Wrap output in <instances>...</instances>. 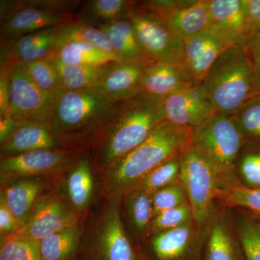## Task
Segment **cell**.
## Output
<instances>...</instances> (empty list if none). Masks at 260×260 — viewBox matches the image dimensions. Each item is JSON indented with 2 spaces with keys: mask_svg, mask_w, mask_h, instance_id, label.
Masks as SVG:
<instances>
[{
  "mask_svg": "<svg viewBox=\"0 0 260 260\" xmlns=\"http://www.w3.org/2000/svg\"><path fill=\"white\" fill-rule=\"evenodd\" d=\"M162 100L140 92L116 102L110 119L87 145L93 166L102 172L143 143L166 121Z\"/></svg>",
  "mask_w": 260,
  "mask_h": 260,
  "instance_id": "1",
  "label": "cell"
},
{
  "mask_svg": "<svg viewBox=\"0 0 260 260\" xmlns=\"http://www.w3.org/2000/svg\"><path fill=\"white\" fill-rule=\"evenodd\" d=\"M191 128L162 121L136 148L102 172L108 198H121L162 162L190 148Z\"/></svg>",
  "mask_w": 260,
  "mask_h": 260,
  "instance_id": "2",
  "label": "cell"
},
{
  "mask_svg": "<svg viewBox=\"0 0 260 260\" xmlns=\"http://www.w3.org/2000/svg\"><path fill=\"white\" fill-rule=\"evenodd\" d=\"M116 104L99 86L62 88L55 94L46 125L72 148L86 150L89 142L110 119Z\"/></svg>",
  "mask_w": 260,
  "mask_h": 260,
  "instance_id": "3",
  "label": "cell"
},
{
  "mask_svg": "<svg viewBox=\"0 0 260 260\" xmlns=\"http://www.w3.org/2000/svg\"><path fill=\"white\" fill-rule=\"evenodd\" d=\"M200 86L215 112L233 116L253 98L260 85L245 48L230 47L212 65Z\"/></svg>",
  "mask_w": 260,
  "mask_h": 260,
  "instance_id": "4",
  "label": "cell"
},
{
  "mask_svg": "<svg viewBox=\"0 0 260 260\" xmlns=\"http://www.w3.org/2000/svg\"><path fill=\"white\" fill-rule=\"evenodd\" d=\"M245 143L234 117L215 112L191 128L189 148L204 156L223 177L235 170Z\"/></svg>",
  "mask_w": 260,
  "mask_h": 260,
  "instance_id": "5",
  "label": "cell"
},
{
  "mask_svg": "<svg viewBox=\"0 0 260 260\" xmlns=\"http://www.w3.org/2000/svg\"><path fill=\"white\" fill-rule=\"evenodd\" d=\"M128 17L140 46L149 59L181 65L185 42L172 31L156 12L142 1H133Z\"/></svg>",
  "mask_w": 260,
  "mask_h": 260,
  "instance_id": "6",
  "label": "cell"
},
{
  "mask_svg": "<svg viewBox=\"0 0 260 260\" xmlns=\"http://www.w3.org/2000/svg\"><path fill=\"white\" fill-rule=\"evenodd\" d=\"M218 171L204 156L189 148L181 155L179 181L189 200L193 219L200 227L211 215L218 188Z\"/></svg>",
  "mask_w": 260,
  "mask_h": 260,
  "instance_id": "7",
  "label": "cell"
},
{
  "mask_svg": "<svg viewBox=\"0 0 260 260\" xmlns=\"http://www.w3.org/2000/svg\"><path fill=\"white\" fill-rule=\"evenodd\" d=\"M121 198H108L94 228L83 260H138L120 215Z\"/></svg>",
  "mask_w": 260,
  "mask_h": 260,
  "instance_id": "8",
  "label": "cell"
},
{
  "mask_svg": "<svg viewBox=\"0 0 260 260\" xmlns=\"http://www.w3.org/2000/svg\"><path fill=\"white\" fill-rule=\"evenodd\" d=\"M8 77L10 116L17 121L47 124L55 94L48 93L30 79L23 62L13 61L1 67Z\"/></svg>",
  "mask_w": 260,
  "mask_h": 260,
  "instance_id": "9",
  "label": "cell"
},
{
  "mask_svg": "<svg viewBox=\"0 0 260 260\" xmlns=\"http://www.w3.org/2000/svg\"><path fill=\"white\" fill-rule=\"evenodd\" d=\"M86 152L72 149H42L1 158V183L20 177H56L67 172Z\"/></svg>",
  "mask_w": 260,
  "mask_h": 260,
  "instance_id": "10",
  "label": "cell"
},
{
  "mask_svg": "<svg viewBox=\"0 0 260 260\" xmlns=\"http://www.w3.org/2000/svg\"><path fill=\"white\" fill-rule=\"evenodd\" d=\"M1 44L78 20V15L38 8L27 0L1 1Z\"/></svg>",
  "mask_w": 260,
  "mask_h": 260,
  "instance_id": "11",
  "label": "cell"
},
{
  "mask_svg": "<svg viewBox=\"0 0 260 260\" xmlns=\"http://www.w3.org/2000/svg\"><path fill=\"white\" fill-rule=\"evenodd\" d=\"M78 223V214L70 208L62 195L55 190L48 191L38 200L25 225L13 236L39 242Z\"/></svg>",
  "mask_w": 260,
  "mask_h": 260,
  "instance_id": "12",
  "label": "cell"
},
{
  "mask_svg": "<svg viewBox=\"0 0 260 260\" xmlns=\"http://www.w3.org/2000/svg\"><path fill=\"white\" fill-rule=\"evenodd\" d=\"M142 3L156 12L184 42L211 25L208 0H149Z\"/></svg>",
  "mask_w": 260,
  "mask_h": 260,
  "instance_id": "13",
  "label": "cell"
},
{
  "mask_svg": "<svg viewBox=\"0 0 260 260\" xmlns=\"http://www.w3.org/2000/svg\"><path fill=\"white\" fill-rule=\"evenodd\" d=\"M162 102L166 121L181 127H194L215 113L200 85H184Z\"/></svg>",
  "mask_w": 260,
  "mask_h": 260,
  "instance_id": "14",
  "label": "cell"
},
{
  "mask_svg": "<svg viewBox=\"0 0 260 260\" xmlns=\"http://www.w3.org/2000/svg\"><path fill=\"white\" fill-rule=\"evenodd\" d=\"M211 16L210 28L229 47H245L254 34L246 0H208Z\"/></svg>",
  "mask_w": 260,
  "mask_h": 260,
  "instance_id": "15",
  "label": "cell"
},
{
  "mask_svg": "<svg viewBox=\"0 0 260 260\" xmlns=\"http://www.w3.org/2000/svg\"><path fill=\"white\" fill-rule=\"evenodd\" d=\"M230 48L210 28L185 41V51L181 67L188 82L200 85L216 59Z\"/></svg>",
  "mask_w": 260,
  "mask_h": 260,
  "instance_id": "16",
  "label": "cell"
},
{
  "mask_svg": "<svg viewBox=\"0 0 260 260\" xmlns=\"http://www.w3.org/2000/svg\"><path fill=\"white\" fill-rule=\"evenodd\" d=\"M42 149L79 150L59 139L46 124L31 121H18L9 136L0 143L1 158Z\"/></svg>",
  "mask_w": 260,
  "mask_h": 260,
  "instance_id": "17",
  "label": "cell"
},
{
  "mask_svg": "<svg viewBox=\"0 0 260 260\" xmlns=\"http://www.w3.org/2000/svg\"><path fill=\"white\" fill-rule=\"evenodd\" d=\"M59 26L32 32L1 44V67L13 61L27 63L52 59L58 50Z\"/></svg>",
  "mask_w": 260,
  "mask_h": 260,
  "instance_id": "18",
  "label": "cell"
},
{
  "mask_svg": "<svg viewBox=\"0 0 260 260\" xmlns=\"http://www.w3.org/2000/svg\"><path fill=\"white\" fill-rule=\"evenodd\" d=\"M0 200L18 220L20 229L31 215L38 200L49 189V180L44 177H20L1 183Z\"/></svg>",
  "mask_w": 260,
  "mask_h": 260,
  "instance_id": "19",
  "label": "cell"
},
{
  "mask_svg": "<svg viewBox=\"0 0 260 260\" xmlns=\"http://www.w3.org/2000/svg\"><path fill=\"white\" fill-rule=\"evenodd\" d=\"M152 260H198L191 223L153 233L150 242Z\"/></svg>",
  "mask_w": 260,
  "mask_h": 260,
  "instance_id": "20",
  "label": "cell"
},
{
  "mask_svg": "<svg viewBox=\"0 0 260 260\" xmlns=\"http://www.w3.org/2000/svg\"><path fill=\"white\" fill-rule=\"evenodd\" d=\"M63 194L65 201L77 214L91 203L95 189L93 164L87 152L65 173Z\"/></svg>",
  "mask_w": 260,
  "mask_h": 260,
  "instance_id": "21",
  "label": "cell"
},
{
  "mask_svg": "<svg viewBox=\"0 0 260 260\" xmlns=\"http://www.w3.org/2000/svg\"><path fill=\"white\" fill-rule=\"evenodd\" d=\"M150 59L116 62L98 86L116 102L140 93V83Z\"/></svg>",
  "mask_w": 260,
  "mask_h": 260,
  "instance_id": "22",
  "label": "cell"
},
{
  "mask_svg": "<svg viewBox=\"0 0 260 260\" xmlns=\"http://www.w3.org/2000/svg\"><path fill=\"white\" fill-rule=\"evenodd\" d=\"M189 84L180 64L154 61L145 68L140 80V91L164 98Z\"/></svg>",
  "mask_w": 260,
  "mask_h": 260,
  "instance_id": "23",
  "label": "cell"
},
{
  "mask_svg": "<svg viewBox=\"0 0 260 260\" xmlns=\"http://www.w3.org/2000/svg\"><path fill=\"white\" fill-rule=\"evenodd\" d=\"M203 260H246L238 236L229 220L217 217L210 228Z\"/></svg>",
  "mask_w": 260,
  "mask_h": 260,
  "instance_id": "24",
  "label": "cell"
},
{
  "mask_svg": "<svg viewBox=\"0 0 260 260\" xmlns=\"http://www.w3.org/2000/svg\"><path fill=\"white\" fill-rule=\"evenodd\" d=\"M97 28L104 32L114 53L123 61L150 59L140 46L129 17L103 24Z\"/></svg>",
  "mask_w": 260,
  "mask_h": 260,
  "instance_id": "25",
  "label": "cell"
},
{
  "mask_svg": "<svg viewBox=\"0 0 260 260\" xmlns=\"http://www.w3.org/2000/svg\"><path fill=\"white\" fill-rule=\"evenodd\" d=\"M82 234L78 223L44 238L39 242L41 260H78Z\"/></svg>",
  "mask_w": 260,
  "mask_h": 260,
  "instance_id": "26",
  "label": "cell"
},
{
  "mask_svg": "<svg viewBox=\"0 0 260 260\" xmlns=\"http://www.w3.org/2000/svg\"><path fill=\"white\" fill-rule=\"evenodd\" d=\"M50 61L74 66H96L122 59L90 43L75 41L61 46Z\"/></svg>",
  "mask_w": 260,
  "mask_h": 260,
  "instance_id": "27",
  "label": "cell"
},
{
  "mask_svg": "<svg viewBox=\"0 0 260 260\" xmlns=\"http://www.w3.org/2000/svg\"><path fill=\"white\" fill-rule=\"evenodd\" d=\"M50 61L56 67L60 75L63 88L69 90H80L98 86L116 63L111 62L96 66H74Z\"/></svg>",
  "mask_w": 260,
  "mask_h": 260,
  "instance_id": "28",
  "label": "cell"
},
{
  "mask_svg": "<svg viewBox=\"0 0 260 260\" xmlns=\"http://www.w3.org/2000/svg\"><path fill=\"white\" fill-rule=\"evenodd\" d=\"M132 3L126 0H90L85 2L77 15L82 23L97 27L128 17Z\"/></svg>",
  "mask_w": 260,
  "mask_h": 260,
  "instance_id": "29",
  "label": "cell"
},
{
  "mask_svg": "<svg viewBox=\"0 0 260 260\" xmlns=\"http://www.w3.org/2000/svg\"><path fill=\"white\" fill-rule=\"evenodd\" d=\"M123 197L127 218L135 232L140 234L151 232L153 220L152 194L136 186Z\"/></svg>",
  "mask_w": 260,
  "mask_h": 260,
  "instance_id": "30",
  "label": "cell"
},
{
  "mask_svg": "<svg viewBox=\"0 0 260 260\" xmlns=\"http://www.w3.org/2000/svg\"><path fill=\"white\" fill-rule=\"evenodd\" d=\"M75 41L90 43L103 50L117 56L104 32L97 27L82 23L78 20L59 25L58 28V49L64 44Z\"/></svg>",
  "mask_w": 260,
  "mask_h": 260,
  "instance_id": "31",
  "label": "cell"
},
{
  "mask_svg": "<svg viewBox=\"0 0 260 260\" xmlns=\"http://www.w3.org/2000/svg\"><path fill=\"white\" fill-rule=\"evenodd\" d=\"M181 155L169 158L149 173L137 186L153 194L160 189L179 181Z\"/></svg>",
  "mask_w": 260,
  "mask_h": 260,
  "instance_id": "32",
  "label": "cell"
},
{
  "mask_svg": "<svg viewBox=\"0 0 260 260\" xmlns=\"http://www.w3.org/2000/svg\"><path fill=\"white\" fill-rule=\"evenodd\" d=\"M235 168L246 186L260 188V142L246 141Z\"/></svg>",
  "mask_w": 260,
  "mask_h": 260,
  "instance_id": "33",
  "label": "cell"
},
{
  "mask_svg": "<svg viewBox=\"0 0 260 260\" xmlns=\"http://www.w3.org/2000/svg\"><path fill=\"white\" fill-rule=\"evenodd\" d=\"M23 65L30 79L44 91L56 94L63 88L60 75L51 61H34Z\"/></svg>",
  "mask_w": 260,
  "mask_h": 260,
  "instance_id": "34",
  "label": "cell"
},
{
  "mask_svg": "<svg viewBox=\"0 0 260 260\" xmlns=\"http://www.w3.org/2000/svg\"><path fill=\"white\" fill-rule=\"evenodd\" d=\"M232 116L246 141L260 142V95L246 103Z\"/></svg>",
  "mask_w": 260,
  "mask_h": 260,
  "instance_id": "35",
  "label": "cell"
},
{
  "mask_svg": "<svg viewBox=\"0 0 260 260\" xmlns=\"http://www.w3.org/2000/svg\"><path fill=\"white\" fill-rule=\"evenodd\" d=\"M0 260H41L39 242L13 235L2 237Z\"/></svg>",
  "mask_w": 260,
  "mask_h": 260,
  "instance_id": "36",
  "label": "cell"
},
{
  "mask_svg": "<svg viewBox=\"0 0 260 260\" xmlns=\"http://www.w3.org/2000/svg\"><path fill=\"white\" fill-rule=\"evenodd\" d=\"M216 198L227 205L242 207L260 215V188L234 186L219 189Z\"/></svg>",
  "mask_w": 260,
  "mask_h": 260,
  "instance_id": "37",
  "label": "cell"
},
{
  "mask_svg": "<svg viewBox=\"0 0 260 260\" xmlns=\"http://www.w3.org/2000/svg\"><path fill=\"white\" fill-rule=\"evenodd\" d=\"M237 225L246 260H260V224L247 217H240Z\"/></svg>",
  "mask_w": 260,
  "mask_h": 260,
  "instance_id": "38",
  "label": "cell"
},
{
  "mask_svg": "<svg viewBox=\"0 0 260 260\" xmlns=\"http://www.w3.org/2000/svg\"><path fill=\"white\" fill-rule=\"evenodd\" d=\"M193 220L190 205L186 202L179 206L165 210L155 215L152 222L151 232L153 234L176 229L191 223Z\"/></svg>",
  "mask_w": 260,
  "mask_h": 260,
  "instance_id": "39",
  "label": "cell"
},
{
  "mask_svg": "<svg viewBox=\"0 0 260 260\" xmlns=\"http://www.w3.org/2000/svg\"><path fill=\"white\" fill-rule=\"evenodd\" d=\"M185 190L180 181L168 186L152 194L153 218L165 210L172 209L186 203Z\"/></svg>",
  "mask_w": 260,
  "mask_h": 260,
  "instance_id": "40",
  "label": "cell"
},
{
  "mask_svg": "<svg viewBox=\"0 0 260 260\" xmlns=\"http://www.w3.org/2000/svg\"><path fill=\"white\" fill-rule=\"evenodd\" d=\"M20 229L18 220L8 209L3 200H0V234L2 237H9Z\"/></svg>",
  "mask_w": 260,
  "mask_h": 260,
  "instance_id": "41",
  "label": "cell"
},
{
  "mask_svg": "<svg viewBox=\"0 0 260 260\" xmlns=\"http://www.w3.org/2000/svg\"><path fill=\"white\" fill-rule=\"evenodd\" d=\"M244 48L250 58L260 85V32H254Z\"/></svg>",
  "mask_w": 260,
  "mask_h": 260,
  "instance_id": "42",
  "label": "cell"
},
{
  "mask_svg": "<svg viewBox=\"0 0 260 260\" xmlns=\"http://www.w3.org/2000/svg\"><path fill=\"white\" fill-rule=\"evenodd\" d=\"M0 75V116H4L9 114V86L6 73L1 71Z\"/></svg>",
  "mask_w": 260,
  "mask_h": 260,
  "instance_id": "43",
  "label": "cell"
},
{
  "mask_svg": "<svg viewBox=\"0 0 260 260\" xmlns=\"http://www.w3.org/2000/svg\"><path fill=\"white\" fill-rule=\"evenodd\" d=\"M246 3L253 30L260 32V0H246Z\"/></svg>",
  "mask_w": 260,
  "mask_h": 260,
  "instance_id": "44",
  "label": "cell"
},
{
  "mask_svg": "<svg viewBox=\"0 0 260 260\" xmlns=\"http://www.w3.org/2000/svg\"><path fill=\"white\" fill-rule=\"evenodd\" d=\"M18 121L12 118L10 114L0 116V143L9 136L18 124Z\"/></svg>",
  "mask_w": 260,
  "mask_h": 260,
  "instance_id": "45",
  "label": "cell"
},
{
  "mask_svg": "<svg viewBox=\"0 0 260 260\" xmlns=\"http://www.w3.org/2000/svg\"><path fill=\"white\" fill-rule=\"evenodd\" d=\"M138 260H146V259H142V258L139 257V259H138Z\"/></svg>",
  "mask_w": 260,
  "mask_h": 260,
  "instance_id": "46",
  "label": "cell"
}]
</instances>
